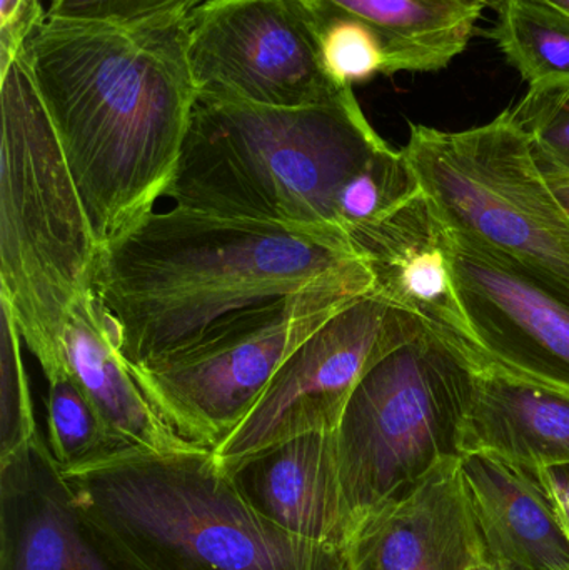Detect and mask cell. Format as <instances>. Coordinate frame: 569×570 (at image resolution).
<instances>
[{"label":"cell","mask_w":569,"mask_h":570,"mask_svg":"<svg viewBox=\"0 0 569 570\" xmlns=\"http://www.w3.org/2000/svg\"><path fill=\"white\" fill-rule=\"evenodd\" d=\"M26 57L99 246L153 213L176 176L197 90L187 19H46Z\"/></svg>","instance_id":"cell-1"},{"label":"cell","mask_w":569,"mask_h":570,"mask_svg":"<svg viewBox=\"0 0 569 570\" xmlns=\"http://www.w3.org/2000/svg\"><path fill=\"white\" fill-rule=\"evenodd\" d=\"M327 288H373L346 237L184 207L153 210L100 246L94 279L134 367L190 347L241 312Z\"/></svg>","instance_id":"cell-2"},{"label":"cell","mask_w":569,"mask_h":570,"mask_svg":"<svg viewBox=\"0 0 569 570\" xmlns=\"http://www.w3.org/2000/svg\"><path fill=\"white\" fill-rule=\"evenodd\" d=\"M386 144L353 87L297 109L197 100L166 197L213 216L344 236L341 189Z\"/></svg>","instance_id":"cell-3"},{"label":"cell","mask_w":569,"mask_h":570,"mask_svg":"<svg viewBox=\"0 0 569 570\" xmlns=\"http://www.w3.org/2000/svg\"><path fill=\"white\" fill-rule=\"evenodd\" d=\"M66 478L87 518L139 570H347L343 549L259 514L209 449L124 452Z\"/></svg>","instance_id":"cell-4"},{"label":"cell","mask_w":569,"mask_h":570,"mask_svg":"<svg viewBox=\"0 0 569 570\" xmlns=\"http://www.w3.org/2000/svg\"><path fill=\"white\" fill-rule=\"evenodd\" d=\"M0 83V298L47 377L67 368L63 324L94 288L100 246L26 49Z\"/></svg>","instance_id":"cell-5"},{"label":"cell","mask_w":569,"mask_h":570,"mask_svg":"<svg viewBox=\"0 0 569 570\" xmlns=\"http://www.w3.org/2000/svg\"><path fill=\"white\" fill-rule=\"evenodd\" d=\"M477 374L426 327L364 375L334 431L351 538L438 465L461 458Z\"/></svg>","instance_id":"cell-6"},{"label":"cell","mask_w":569,"mask_h":570,"mask_svg":"<svg viewBox=\"0 0 569 570\" xmlns=\"http://www.w3.org/2000/svg\"><path fill=\"white\" fill-rule=\"evenodd\" d=\"M403 153L454 230L569 284V213L513 109L467 130L411 124Z\"/></svg>","instance_id":"cell-7"},{"label":"cell","mask_w":569,"mask_h":570,"mask_svg":"<svg viewBox=\"0 0 569 570\" xmlns=\"http://www.w3.org/2000/svg\"><path fill=\"white\" fill-rule=\"evenodd\" d=\"M361 295L327 288L241 312L190 347L134 372L180 438L214 451L246 421L287 357Z\"/></svg>","instance_id":"cell-8"},{"label":"cell","mask_w":569,"mask_h":570,"mask_svg":"<svg viewBox=\"0 0 569 570\" xmlns=\"http://www.w3.org/2000/svg\"><path fill=\"white\" fill-rule=\"evenodd\" d=\"M424 328L416 315L373 292L354 298L287 357L246 421L214 449V461L229 474L274 445L336 431L364 375Z\"/></svg>","instance_id":"cell-9"},{"label":"cell","mask_w":569,"mask_h":570,"mask_svg":"<svg viewBox=\"0 0 569 570\" xmlns=\"http://www.w3.org/2000/svg\"><path fill=\"white\" fill-rule=\"evenodd\" d=\"M197 100L297 109L350 89L324 69L297 0H207L187 17Z\"/></svg>","instance_id":"cell-10"},{"label":"cell","mask_w":569,"mask_h":570,"mask_svg":"<svg viewBox=\"0 0 569 570\" xmlns=\"http://www.w3.org/2000/svg\"><path fill=\"white\" fill-rule=\"evenodd\" d=\"M451 266L488 364L569 394V284L454 229Z\"/></svg>","instance_id":"cell-11"},{"label":"cell","mask_w":569,"mask_h":570,"mask_svg":"<svg viewBox=\"0 0 569 570\" xmlns=\"http://www.w3.org/2000/svg\"><path fill=\"white\" fill-rule=\"evenodd\" d=\"M346 237L370 271L374 295L416 315L478 368L487 367L454 284L453 229L424 190Z\"/></svg>","instance_id":"cell-12"},{"label":"cell","mask_w":569,"mask_h":570,"mask_svg":"<svg viewBox=\"0 0 569 570\" xmlns=\"http://www.w3.org/2000/svg\"><path fill=\"white\" fill-rule=\"evenodd\" d=\"M0 570H139L80 509L40 434L0 458Z\"/></svg>","instance_id":"cell-13"},{"label":"cell","mask_w":569,"mask_h":570,"mask_svg":"<svg viewBox=\"0 0 569 570\" xmlns=\"http://www.w3.org/2000/svg\"><path fill=\"white\" fill-rule=\"evenodd\" d=\"M460 461L438 465L366 519L347 544V570H467L483 554Z\"/></svg>","instance_id":"cell-14"},{"label":"cell","mask_w":569,"mask_h":570,"mask_svg":"<svg viewBox=\"0 0 569 570\" xmlns=\"http://www.w3.org/2000/svg\"><path fill=\"white\" fill-rule=\"evenodd\" d=\"M229 475L243 498L277 528L346 552L351 524L334 432H314L274 445Z\"/></svg>","instance_id":"cell-15"},{"label":"cell","mask_w":569,"mask_h":570,"mask_svg":"<svg viewBox=\"0 0 569 570\" xmlns=\"http://www.w3.org/2000/svg\"><path fill=\"white\" fill-rule=\"evenodd\" d=\"M62 345L70 374L127 449L154 454L204 449L180 438L147 397L124 354L119 325L94 288L70 307Z\"/></svg>","instance_id":"cell-16"},{"label":"cell","mask_w":569,"mask_h":570,"mask_svg":"<svg viewBox=\"0 0 569 570\" xmlns=\"http://www.w3.org/2000/svg\"><path fill=\"white\" fill-rule=\"evenodd\" d=\"M488 554L504 570H569V534L537 472L487 454L460 461Z\"/></svg>","instance_id":"cell-17"},{"label":"cell","mask_w":569,"mask_h":570,"mask_svg":"<svg viewBox=\"0 0 569 570\" xmlns=\"http://www.w3.org/2000/svg\"><path fill=\"white\" fill-rule=\"evenodd\" d=\"M487 454L543 471L569 465V394L510 374L478 368L473 401L461 435V458Z\"/></svg>","instance_id":"cell-18"},{"label":"cell","mask_w":569,"mask_h":570,"mask_svg":"<svg viewBox=\"0 0 569 570\" xmlns=\"http://www.w3.org/2000/svg\"><path fill=\"white\" fill-rule=\"evenodd\" d=\"M313 17L370 27L386 56L384 76L436 72L467 50L484 3L478 0H297Z\"/></svg>","instance_id":"cell-19"},{"label":"cell","mask_w":569,"mask_h":570,"mask_svg":"<svg viewBox=\"0 0 569 570\" xmlns=\"http://www.w3.org/2000/svg\"><path fill=\"white\" fill-rule=\"evenodd\" d=\"M488 36L528 89L569 86V16L534 0H504Z\"/></svg>","instance_id":"cell-20"},{"label":"cell","mask_w":569,"mask_h":570,"mask_svg":"<svg viewBox=\"0 0 569 570\" xmlns=\"http://www.w3.org/2000/svg\"><path fill=\"white\" fill-rule=\"evenodd\" d=\"M46 379L47 444L63 474L94 468L130 451L107 428L69 368Z\"/></svg>","instance_id":"cell-21"},{"label":"cell","mask_w":569,"mask_h":570,"mask_svg":"<svg viewBox=\"0 0 569 570\" xmlns=\"http://www.w3.org/2000/svg\"><path fill=\"white\" fill-rule=\"evenodd\" d=\"M420 179L403 149L384 146L350 177L337 197V226L347 230L386 216L421 193Z\"/></svg>","instance_id":"cell-22"},{"label":"cell","mask_w":569,"mask_h":570,"mask_svg":"<svg viewBox=\"0 0 569 570\" xmlns=\"http://www.w3.org/2000/svg\"><path fill=\"white\" fill-rule=\"evenodd\" d=\"M0 458L40 434L33 415L22 335L9 304L0 298Z\"/></svg>","instance_id":"cell-23"},{"label":"cell","mask_w":569,"mask_h":570,"mask_svg":"<svg viewBox=\"0 0 569 570\" xmlns=\"http://www.w3.org/2000/svg\"><path fill=\"white\" fill-rule=\"evenodd\" d=\"M307 13V12H306ZM324 69L341 86L367 82L386 70V56L376 33L350 17H313Z\"/></svg>","instance_id":"cell-24"},{"label":"cell","mask_w":569,"mask_h":570,"mask_svg":"<svg viewBox=\"0 0 569 570\" xmlns=\"http://www.w3.org/2000/svg\"><path fill=\"white\" fill-rule=\"evenodd\" d=\"M513 112L540 166L569 176V86L528 89Z\"/></svg>","instance_id":"cell-25"},{"label":"cell","mask_w":569,"mask_h":570,"mask_svg":"<svg viewBox=\"0 0 569 570\" xmlns=\"http://www.w3.org/2000/svg\"><path fill=\"white\" fill-rule=\"evenodd\" d=\"M207 0H50L47 19L147 27L186 20Z\"/></svg>","instance_id":"cell-26"},{"label":"cell","mask_w":569,"mask_h":570,"mask_svg":"<svg viewBox=\"0 0 569 570\" xmlns=\"http://www.w3.org/2000/svg\"><path fill=\"white\" fill-rule=\"evenodd\" d=\"M46 19L40 0H0V72L26 49Z\"/></svg>","instance_id":"cell-27"},{"label":"cell","mask_w":569,"mask_h":570,"mask_svg":"<svg viewBox=\"0 0 569 570\" xmlns=\"http://www.w3.org/2000/svg\"><path fill=\"white\" fill-rule=\"evenodd\" d=\"M540 475L548 491L553 495L565 524H567L569 534V465L567 468L543 469V471H533Z\"/></svg>","instance_id":"cell-28"},{"label":"cell","mask_w":569,"mask_h":570,"mask_svg":"<svg viewBox=\"0 0 569 570\" xmlns=\"http://www.w3.org/2000/svg\"><path fill=\"white\" fill-rule=\"evenodd\" d=\"M543 169V167H541ZM545 176H547L548 184H550L553 193L557 194L558 199L563 204L565 209L569 213V176H565V174L550 173V170H545Z\"/></svg>","instance_id":"cell-29"},{"label":"cell","mask_w":569,"mask_h":570,"mask_svg":"<svg viewBox=\"0 0 569 570\" xmlns=\"http://www.w3.org/2000/svg\"><path fill=\"white\" fill-rule=\"evenodd\" d=\"M467 570H504L488 554V551H484L483 554L478 556L470 566H468Z\"/></svg>","instance_id":"cell-30"},{"label":"cell","mask_w":569,"mask_h":570,"mask_svg":"<svg viewBox=\"0 0 569 570\" xmlns=\"http://www.w3.org/2000/svg\"><path fill=\"white\" fill-rule=\"evenodd\" d=\"M534 2L545 3V6L558 10V12L569 16V0H534Z\"/></svg>","instance_id":"cell-31"},{"label":"cell","mask_w":569,"mask_h":570,"mask_svg":"<svg viewBox=\"0 0 569 570\" xmlns=\"http://www.w3.org/2000/svg\"><path fill=\"white\" fill-rule=\"evenodd\" d=\"M478 2L484 3V6L490 7V9L500 10L501 6H503L504 0H478Z\"/></svg>","instance_id":"cell-32"}]
</instances>
